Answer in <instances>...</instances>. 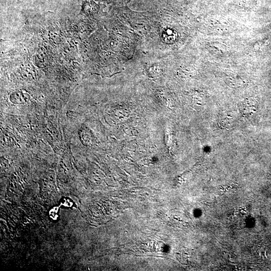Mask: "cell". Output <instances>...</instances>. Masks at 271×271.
Returning a JSON list of instances; mask_svg holds the SVG:
<instances>
[{"label": "cell", "mask_w": 271, "mask_h": 271, "mask_svg": "<svg viewBox=\"0 0 271 271\" xmlns=\"http://www.w3.org/2000/svg\"><path fill=\"white\" fill-rule=\"evenodd\" d=\"M162 38L165 43H173L176 40V34L172 29H166L163 31Z\"/></svg>", "instance_id": "cell-1"}]
</instances>
